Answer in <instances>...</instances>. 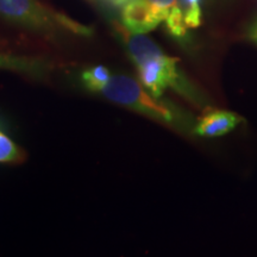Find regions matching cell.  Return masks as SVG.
<instances>
[{"label":"cell","mask_w":257,"mask_h":257,"mask_svg":"<svg viewBox=\"0 0 257 257\" xmlns=\"http://www.w3.org/2000/svg\"><path fill=\"white\" fill-rule=\"evenodd\" d=\"M115 31L136 64L141 83L154 96L160 98L167 88H174L188 96L192 94L178 68V59L166 55L155 42L144 34H134L124 25H117Z\"/></svg>","instance_id":"cell-1"},{"label":"cell","mask_w":257,"mask_h":257,"mask_svg":"<svg viewBox=\"0 0 257 257\" xmlns=\"http://www.w3.org/2000/svg\"><path fill=\"white\" fill-rule=\"evenodd\" d=\"M0 18L8 23L47 36H92V28L79 23L41 0H0Z\"/></svg>","instance_id":"cell-2"},{"label":"cell","mask_w":257,"mask_h":257,"mask_svg":"<svg viewBox=\"0 0 257 257\" xmlns=\"http://www.w3.org/2000/svg\"><path fill=\"white\" fill-rule=\"evenodd\" d=\"M100 94L111 102L135 111L167 125L178 126L182 124L181 115L172 106L157 100L142 83L126 75H112L108 82L100 89Z\"/></svg>","instance_id":"cell-3"},{"label":"cell","mask_w":257,"mask_h":257,"mask_svg":"<svg viewBox=\"0 0 257 257\" xmlns=\"http://www.w3.org/2000/svg\"><path fill=\"white\" fill-rule=\"evenodd\" d=\"M56 64L41 56L0 53V69L21 73L32 78H44L55 70Z\"/></svg>","instance_id":"cell-4"},{"label":"cell","mask_w":257,"mask_h":257,"mask_svg":"<svg viewBox=\"0 0 257 257\" xmlns=\"http://www.w3.org/2000/svg\"><path fill=\"white\" fill-rule=\"evenodd\" d=\"M121 22L125 29L134 34H147L161 23L147 0H131L127 3L121 12Z\"/></svg>","instance_id":"cell-5"},{"label":"cell","mask_w":257,"mask_h":257,"mask_svg":"<svg viewBox=\"0 0 257 257\" xmlns=\"http://www.w3.org/2000/svg\"><path fill=\"white\" fill-rule=\"evenodd\" d=\"M240 121L242 118L233 112L213 110L202 115L194 133L201 137H219L231 133Z\"/></svg>","instance_id":"cell-6"},{"label":"cell","mask_w":257,"mask_h":257,"mask_svg":"<svg viewBox=\"0 0 257 257\" xmlns=\"http://www.w3.org/2000/svg\"><path fill=\"white\" fill-rule=\"evenodd\" d=\"M111 73L104 66H95L92 68L86 69L82 72L81 79L82 83L88 91L99 93L100 89L104 87L108 80L111 79Z\"/></svg>","instance_id":"cell-7"},{"label":"cell","mask_w":257,"mask_h":257,"mask_svg":"<svg viewBox=\"0 0 257 257\" xmlns=\"http://www.w3.org/2000/svg\"><path fill=\"white\" fill-rule=\"evenodd\" d=\"M24 160V150L0 131V163H22Z\"/></svg>","instance_id":"cell-8"},{"label":"cell","mask_w":257,"mask_h":257,"mask_svg":"<svg viewBox=\"0 0 257 257\" xmlns=\"http://www.w3.org/2000/svg\"><path fill=\"white\" fill-rule=\"evenodd\" d=\"M179 3L187 28H198L201 24V0H179Z\"/></svg>","instance_id":"cell-9"},{"label":"cell","mask_w":257,"mask_h":257,"mask_svg":"<svg viewBox=\"0 0 257 257\" xmlns=\"http://www.w3.org/2000/svg\"><path fill=\"white\" fill-rule=\"evenodd\" d=\"M147 3L161 22H166L173 12L181 9L179 0H147Z\"/></svg>","instance_id":"cell-10"},{"label":"cell","mask_w":257,"mask_h":257,"mask_svg":"<svg viewBox=\"0 0 257 257\" xmlns=\"http://www.w3.org/2000/svg\"><path fill=\"white\" fill-rule=\"evenodd\" d=\"M249 37H250V40L253 41L257 44V21L255 22V23H253L252 27L250 28Z\"/></svg>","instance_id":"cell-11"},{"label":"cell","mask_w":257,"mask_h":257,"mask_svg":"<svg viewBox=\"0 0 257 257\" xmlns=\"http://www.w3.org/2000/svg\"><path fill=\"white\" fill-rule=\"evenodd\" d=\"M107 2L110 3L111 5L117 6V8H121V9H123L124 6L127 4V3L131 2V0H107Z\"/></svg>","instance_id":"cell-12"}]
</instances>
